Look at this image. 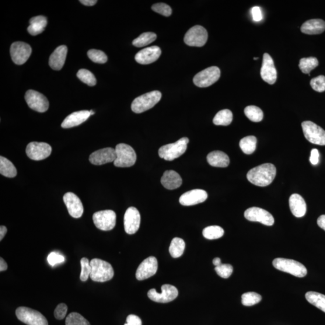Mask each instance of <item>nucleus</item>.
Masks as SVG:
<instances>
[{
	"instance_id": "obj_12",
	"label": "nucleus",
	"mask_w": 325,
	"mask_h": 325,
	"mask_svg": "<svg viewBox=\"0 0 325 325\" xmlns=\"http://www.w3.org/2000/svg\"><path fill=\"white\" fill-rule=\"evenodd\" d=\"M178 291L176 286L170 284H164L162 292L158 293L156 289L150 290L148 292L149 298L156 302L168 303L177 298Z\"/></svg>"
},
{
	"instance_id": "obj_22",
	"label": "nucleus",
	"mask_w": 325,
	"mask_h": 325,
	"mask_svg": "<svg viewBox=\"0 0 325 325\" xmlns=\"http://www.w3.org/2000/svg\"><path fill=\"white\" fill-rule=\"evenodd\" d=\"M162 50L157 46H151L143 49L135 55V60L141 65H148L158 60Z\"/></svg>"
},
{
	"instance_id": "obj_53",
	"label": "nucleus",
	"mask_w": 325,
	"mask_h": 325,
	"mask_svg": "<svg viewBox=\"0 0 325 325\" xmlns=\"http://www.w3.org/2000/svg\"><path fill=\"white\" fill-rule=\"evenodd\" d=\"M317 225L325 231V215H321L317 219Z\"/></svg>"
},
{
	"instance_id": "obj_1",
	"label": "nucleus",
	"mask_w": 325,
	"mask_h": 325,
	"mask_svg": "<svg viewBox=\"0 0 325 325\" xmlns=\"http://www.w3.org/2000/svg\"><path fill=\"white\" fill-rule=\"evenodd\" d=\"M276 174L277 169L273 164L265 163L251 169L247 174V178L256 186L265 187L272 183Z\"/></svg>"
},
{
	"instance_id": "obj_19",
	"label": "nucleus",
	"mask_w": 325,
	"mask_h": 325,
	"mask_svg": "<svg viewBox=\"0 0 325 325\" xmlns=\"http://www.w3.org/2000/svg\"><path fill=\"white\" fill-rule=\"evenodd\" d=\"M260 74L262 79L269 85H274L277 81V71L274 65L273 59L267 53L263 55V64H262Z\"/></svg>"
},
{
	"instance_id": "obj_55",
	"label": "nucleus",
	"mask_w": 325,
	"mask_h": 325,
	"mask_svg": "<svg viewBox=\"0 0 325 325\" xmlns=\"http://www.w3.org/2000/svg\"><path fill=\"white\" fill-rule=\"evenodd\" d=\"M8 265L3 258H0V271H5L8 269Z\"/></svg>"
},
{
	"instance_id": "obj_7",
	"label": "nucleus",
	"mask_w": 325,
	"mask_h": 325,
	"mask_svg": "<svg viewBox=\"0 0 325 325\" xmlns=\"http://www.w3.org/2000/svg\"><path fill=\"white\" fill-rule=\"evenodd\" d=\"M16 316L27 325H48L46 317L37 311L28 307H18L16 310Z\"/></svg>"
},
{
	"instance_id": "obj_37",
	"label": "nucleus",
	"mask_w": 325,
	"mask_h": 325,
	"mask_svg": "<svg viewBox=\"0 0 325 325\" xmlns=\"http://www.w3.org/2000/svg\"><path fill=\"white\" fill-rule=\"evenodd\" d=\"M319 65V61L316 58H302L299 61V67L303 74L310 75L313 69Z\"/></svg>"
},
{
	"instance_id": "obj_56",
	"label": "nucleus",
	"mask_w": 325,
	"mask_h": 325,
	"mask_svg": "<svg viewBox=\"0 0 325 325\" xmlns=\"http://www.w3.org/2000/svg\"><path fill=\"white\" fill-rule=\"evenodd\" d=\"M7 232H8V229L5 226H0V240L2 241L4 238Z\"/></svg>"
},
{
	"instance_id": "obj_29",
	"label": "nucleus",
	"mask_w": 325,
	"mask_h": 325,
	"mask_svg": "<svg viewBox=\"0 0 325 325\" xmlns=\"http://www.w3.org/2000/svg\"><path fill=\"white\" fill-rule=\"evenodd\" d=\"M208 163L217 167H226L230 165V158L225 152L220 151H213L207 157Z\"/></svg>"
},
{
	"instance_id": "obj_43",
	"label": "nucleus",
	"mask_w": 325,
	"mask_h": 325,
	"mask_svg": "<svg viewBox=\"0 0 325 325\" xmlns=\"http://www.w3.org/2000/svg\"><path fill=\"white\" fill-rule=\"evenodd\" d=\"M87 55L92 62L97 63V64H103L107 61V56L104 52L101 50H90L87 52Z\"/></svg>"
},
{
	"instance_id": "obj_24",
	"label": "nucleus",
	"mask_w": 325,
	"mask_h": 325,
	"mask_svg": "<svg viewBox=\"0 0 325 325\" xmlns=\"http://www.w3.org/2000/svg\"><path fill=\"white\" fill-rule=\"evenodd\" d=\"M67 52L68 48L65 45H61L55 49L49 59L50 67L55 71L61 70L65 64Z\"/></svg>"
},
{
	"instance_id": "obj_33",
	"label": "nucleus",
	"mask_w": 325,
	"mask_h": 325,
	"mask_svg": "<svg viewBox=\"0 0 325 325\" xmlns=\"http://www.w3.org/2000/svg\"><path fill=\"white\" fill-rule=\"evenodd\" d=\"M186 243L182 239L176 237L170 243L169 246V253L173 258H179L184 253Z\"/></svg>"
},
{
	"instance_id": "obj_15",
	"label": "nucleus",
	"mask_w": 325,
	"mask_h": 325,
	"mask_svg": "<svg viewBox=\"0 0 325 325\" xmlns=\"http://www.w3.org/2000/svg\"><path fill=\"white\" fill-rule=\"evenodd\" d=\"M25 99L28 106L37 112L44 113L48 109L49 102L43 94L29 90L26 93Z\"/></svg>"
},
{
	"instance_id": "obj_21",
	"label": "nucleus",
	"mask_w": 325,
	"mask_h": 325,
	"mask_svg": "<svg viewBox=\"0 0 325 325\" xmlns=\"http://www.w3.org/2000/svg\"><path fill=\"white\" fill-rule=\"evenodd\" d=\"M64 201L67 207L69 214L72 218H81L83 214L84 208L82 202L75 194L68 192L64 196Z\"/></svg>"
},
{
	"instance_id": "obj_59",
	"label": "nucleus",
	"mask_w": 325,
	"mask_h": 325,
	"mask_svg": "<svg viewBox=\"0 0 325 325\" xmlns=\"http://www.w3.org/2000/svg\"><path fill=\"white\" fill-rule=\"evenodd\" d=\"M257 59H258V58H254V60H257Z\"/></svg>"
},
{
	"instance_id": "obj_3",
	"label": "nucleus",
	"mask_w": 325,
	"mask_h": 325,
	"mask_svg": "<svg viewBox=\"0 0 325 325\" xmlns=\"http://www.w3.org/2000/svg\"><path fill=\"white\" fill-rule=\"evenodd\" d=\"M162 99V93L158 90L143 94L132 101L131 110L136 113H141L151 109Z\"/></svg>"
},
{
	"instance_id": "obj_36",
	"label": "nucleus",
	"mask_w": 325,
	"mask_h": 325,
	"mask_svg": "<svg viewBox=\"0 0 325 325\" xmlns=\"http://www.w3.org/2000/svg\"><path fill=\"white\" fill-rule=\"evenodd\" d=\"M157 34L155 33H143L132 41V45L138 48L145 47L152 43L157 39Z\"/></svg>"
},
{
	"instance_id": "obj_40",
	"label": "nucleus",
	"mask_w": 325,
	"mask_h": 325,
	"mask_svg": "<svg viewBox=\"0 0 325 325\" xmlns=\"http://www.w3.org/2000/svg\"><path fill=\"white\" fill-rule=\"evenodd\" d=\"M77 76L82 82L89 86H95L97 84L95 77L89 70L85 69H80L78 74H77Z\"/></svg>"
},
{
	"instance_id": "obj_31",
	"label": "nucleus",
	"mask_w": 325,
	"mask_h": 325,
	"mask_svg": "<svg viewBox=\"0 0 325 325\" xmlns=\"http://www.w3.org/2000/svg\"><path fill=\"white\" fill-rule=\"evenodd\" d=\"M0 174L8 178L16 176L17 170L13 164L5 157H0Z\"/></svg>"
},
{
	"instance_id": "obj_28",
	"label": "nucleus",
	"mask_w": 325,
	"mask_h": 325,
	"mask_svg": "<svg viewBox=\"0 0 325 325\" xmlns=\"http://www.w3.org/2000/svg\"><path fill=\"white\" fill-rule=\"evenodd\" d=\"M300 30L307 34H319L325 30V22L322 20L314 19L307 21L302 24Z\"/></svg>"
},
{
	"instance_id": "obj_23",
	"label": "nucleus",
	"mask_w": 325,
	"mask_h": 325,
	"mask_svg": "<svg viewBox=\"0 0 325 325\" xmlns=\"http://www.w3.org/2000/svg\"><path fill=\"white\" fill-rule=\"evenodd\" d=\"M207 192L201 189H194L186 192L180 198V203L184 206H191L202 203L207 200Z\"/></svg>"
},
{
	"instance_id": "obj_13",
	"label": "nucleus",
	"mask_w": 325,
	"mask_h": 325,
	"mask_svg": "<svg viewBox=\"0 0 325 325\" xmlns=\"http://www.w3.org/2000/svg\"><path fill=\"white\" fill-rule=\"evenodd\" d=\"M51 146L45 142H30L26 148V154L33 160H43L51 155Z\"/></svg>"
},
{
	"instance_id": "obj_30",
	"label": "nucleus",
	"mask_w": 325,
	"mask_h": 325,
	"mask_svg": "<svg viewBox=\"0 0 325 325\" xmlns=\"http://www.w3.org/2000/svg\"><path fill=\"white\" fill-rule=\"evenodd\" d=\"M30 26L27 30L32 36H36L43 32L47 25V20L44 16H37L30 20Z\"/></svg>"
},
{
	"instance_id": "obj_34",
	"label": "nucleus",
	"mask_w": 325,
	"mask_h": 325,
	"mask_svg": "<svg viewBox=\"0 0 325 325\" xmlns=\"http://www.w3.org/2000/svg\"><path fill=\"white\" fill-rule=\"evenodd\" d=\"M257 142V140L255 136H250L241 140L239 145L244 154L251 155L256 151Z\"/></svg>"
},
{
	"instance_id": "obj_5",
	"label": "nucleus",
	"mask_w": 325,
	"mask_h": 325,
	"mask_svg": "<svg viewBox=\"0 0 325 325\" xmlns=\"http://www.w3.org/2000/svg\"><path fill=\"white\" fill-rule=\"evenodd\" d=\"M273 265L278 270L286 272L296 277L303 278L307 274L305 265L295 260L277 258L273 261Z\"/></svg>"
},
{
	"instance_id": "obj_9",
	"label": "nucleus",
	"mask_w": 325,
	"mask_h": 325,
	"mask_svg": "<svg viewBox=\"0 0 325 325\" xmlns=\"http://www.w3.org/2000/svg\"><path fill=\"white\" fill-rule=\"evenodd\" d=\"M221 77V70L217 66H211L203 70L194 77L195 85L200 87H207L215 83Z\"/></svg>"
},
{
	"instance_id": "obj_14",
	"label": "nucleus",
	"mask_w": 325,
	"mask_h": 325,
	"mask_svg": "<svg viewBox=\"0 0 325 325\" xmlns=\"http://www.w3.org/2000/svg\"><path fill=\"white\" fill-rule=\"evenodd\" d=\"M32 52L30 45L23 42H15L10 47V55L15 64L22 65L28 61Z\"/></svg>"
},
{
	"instance_id": "obj_54",
	"label": "nucleus",
	"mask_w": 325,
	"mask_h": 325,
	"mask_svg": "<svg viewBox=\"0 0 325 325\" xmlns=\"http://www.w3.org/2000/svg\"><path fill=\"white\" fill-rule=\"evenodd\" d=\"M80 2L84 5L92 6L96 5L97 1V0H80Z\"/></svg>"
},
{
	"instance_id": "obj_50",
	"label": "nucleus",
	"mask_w": 325,
	"mask_h": 325,
	"mask_svg": "<svg viewBox=\"0 0 325 325\" xmlns=\"http://www.w3.org/2000/svg\"><path fill=\"white\" fill-rule=\"evenodd\" d=\"M127 323L124 325H142V320L140 318L134 314H130L127 318Z\"/></svg>"
},
{
	"instance_id": "obj_32",
	"label": "nucleus",
	"mask_w": 325,
	"mask_h": 325,
	"mask_svg": "<svg viewBox=\"0 0 325 325\" xmlns=\"http://www.w3.org/2000/svg\"><path fill=\"white\" fill-rule=\"evenodd\" d=\"M305 298L307 301L325 313V295L315 292H309L306 293Z\"/></svg>"
},
{
	"instance_id": "obj_38",
	"label": "nucleus",
	"mask_w": 325,
	"mask_h": 325,
	"mask_svg": "<svg viewBox=\"0 0 325 325\" xmlns=\"http://www.w3.org/2000/svg\"><path fill=\"white\" fill-rule=\"evenodd\" d=\"M244 114L250 121L254 122H259L263 119V111L255 106H250L244 108Z\"/></svg>"
},
{
	"instance_id": "obj_45",
	"label": "nucleus",
	"mask_w": 325,
	"mask_h": 325,
	"mask_svg": "<svg viewBox=\"0 0 325 325\" xmlns=\"http://www.w3.org/2000/svg\"><path fill=\"white\" fill-rule=\"evenodd\" d=\"M215 271L220 277L222 278H228L233 272L232 265L228 264H221L215 267Z\"/></svg>"
},
{
	"instance_id": "obj_18",
	"label": "nucleus",
	"mask_w": 325,
	"mask_h": 325,
	"mask_svg": "<svg viewBox=\"0 0 325 325\" xmlns=\"http://www.w3.org/2000/svg\"><path fill=\"white\" fill-rule=\"evenodd\" d=\"M124 229L128 234H134L139 229L141 224V215L138 209L131 207L126 211L124 218Z\"/></svg>"
},
{
	"instance_id": "obj_20",
	"label": "nucleus",
	"mask_w": 325,
	"mask_h": 325,
	"mask_svg": "<svg viewBox=\"0 0 325 325\" xmlns=\"http://www.w3.org/2000/svg\"><path fill=\"white\" fill-rule=\"evenodd\" d=\"M116 159V151L112 148L98 150L89 156L90 162L94 165H103L104 164L114 162Z\"/></svg>"
},
{
	"instance_id": "obj_2",
	"label": "nucleus",
	"mask_w": 325,
	"mask_h": 325,
	"mask_svg": "<svg viewBox=\"0 0 325 325\" xmlns=\"http://www.w3.org/2000/svg\"><path fill=\"white\" fill-rule=\"evenodd\" d=\"M92 267L90 277L95 282H104L111 280L114 277V270L111 265L106 261L93 258L90 261Z\"/></svg>"
},
{
	"instance_id": "obj_4",
	"label": "nucleus",
	"mask_w": 325,
	"mask_h": 325,
	"mask_svg": "<svg viewBox=\"0 0 325 325\" xmlns=\"http://www.w3.org/2000/svg\"><path fill=\"white\" fill-rule=\"evenodd\" d=\"M189 140L187 138H183L176 142L164 145L159 150L160 158L167 161H173L178 158L186 152Z\"/></svg>"
},
{
	"instance_id": "obj_6",
	"label": "nucleus",
	"mask_w": 325,
	"mask_h": 325,
	"mask_svg": "<svg viewBox=\"0 0 325 325\" xmlns=\"http://www.w3.org/2000/svg\"><path fill=\"white\" fill-rule=\"evenodd\" d=\"M117 159L114 165L118 167H129L133 166L137 159V156L131 146L125 143H120L115 148Z\"/></svg>"
},
{
	"instance_id": "obj_58",
	"label": "nucleus",
	"mask_w": 325,
	"mask_h": 325,
	"mask_svg": "<svg viewBox=\"0 0 325 325\" xmlns=\"http://www.w3.org/2000/svg\"><path fill=\"white\" fill-rule=\"evenodd\" d=\"M89 111H90V115H93L95 114V112H94V111L92 110H90Z\"/></svg>"
},
{
	"instance_id": "obj_27",
	"label": "nucleus",
	"mask_w": 325,
	"mask_h": 325,
	"mask_svg": "<svg viewBox=\"0 0 325 325\" xmlns=\"http://www.w3.org/2000/svg\"><path fill=\"white\" fill-rule=\"evenodd\" d=\"M290 208L296 218H302L307 212V204L304 199L298 194H293L289 199Z\"/></svg>"
},
{
	"instance_id": "obj_57",
	"label": "nucleus",
	"mask_w": 325,
	"mask_h": 325,
	"mask_svg": "<svg viewBox=\"0 0 325 325\" xmlns=\"http://www.w3.org/2000/svg\"><path fill=\"white\" fill-rule=\"evenodd\" d=\"M213 263L216 267L219 266V265L222 264L221 258H215V259L213 260Z\"/></svg>"
},
{
	"instance_id": "obj_26",
	"label": "nucleus",
	"mask_w": 325,
	"mask_h": 325,
	"mask_svg": "<svg viewBox=\"0 0 325 325\" xmlns=\"http://www.w3.org/2000/svg\"><path fill=\"white\" fill-rule=\"evenodd\" d=\"M182 183V178L174 170L165 171L161 178V183L168 190L176 189L181 186Z\"/></svg>"
},
{
	"instance_id": "obj_44",
	"label": "nucleus",
	"mask_w": 325,
	"mask_h": 325,
	"mask_svg": "<svg viewBox=\"0 0 325 325\" xmlns=\"http://www.w3.org/2000/svg\"><path fill=\"white\" fill-rule=\"evenodd\" d=\"M81 263L82 271L80 274V279L82 281H86L88 279L92 272V267L90 264V262L87 258L84 257L80 261Z\"/></svg>"
},
{
	"instance_id": "obj_35",
	"label": "nucleus",
	"mask_w": 325,
	"mask_h": 325,
	"mask_svg": "<svg viewBox=\"0 0 325 325\" xmlns=\"http://www.w3.org/2000/svg\"><path fill=\"white\" fill-rule=\"evenodd\" d=\"M233 115L232 111L224 109L219 111L213 119V123L216 125H229L233 121Z\"/></svg>"
},
{
	"instance_id": "obj_51",
	"label": "nucleus",
	"mask_w": 325,
	"mask_h": 325,
	"mask_svg": "<svg viewBox=\"0 0 325 325\" xmlns=\"http://www.w3.org/2000/svg\"><path fill=\"white\" fill-rule=\"evenodd\" d=\"M252 15H253L255 22H259L263 19V15H262L261 10L259 7H254L252 9Z\"/></svg>"
},
{
	"instance_id": "obj_46",
	"label": "nucleus",
	"mask_w": 325,
	"mask_h": 325,
	"mask_svg": "<svg viewBox=\"0 0 325 325\" xmlns=\"http://www.w3.org/2000/svg\"><path fill=\"white\" fill-rule=\"evenodd\" d=\"M310 85L313 89L318 92L325 91V77L319 75L311 80Z\"/></svg>"
},
{
	"instance_id": "obj_47",
	"label": "nucleus",
	"mask_w": 325,
	"mask_h": 325,
	"mask_svg": "<svg viewBox=\"0 0 325 325\" xmlns=\"http://www.w3.org/2000/svg\"><path fill=\"white\" fill-rule=\"evenodd\" d=\"M152 9L156 13L167 17L172 14V9L165 3H157L152 6Z\"/></svg>"
},
{
	"instance_id": "obj_52",
	"label": "nucleus",
	"mask_w": 325,
	"mask_h": 325,
	"mask_svg": "<svg viewBox=\"0 0 325 325\" xmlns=\"http://www.w3.org/2000/svg\"><path fill=\"white\" fill-rule=\"evenodd\" d=\"M310 160L313 165H316L319 163V152L317 149H312V152H311Z\"/></svg>"
},
{
	"instance_id": "obj_17",
	"label": "nucleus",
	"mask_w": 325,
	"mask_h": 325,
	"mask_svg": "<svg viewBox=\"0 0 325 325\" xmlns=\"http://www.w3.org/2000/svg\"><path fill=\"white\" fill-rule=\"evenodd\" d=\"M158 269V261L155 257H149L143 261L136 271V277L139 281L152 277Z\"/></svg>"
},
{
	"instance_id": "obj_39",
	"label": "nucleus",
	"mask_w": 325,
	"mask_h": 325,
	"mask_svg": "<svg viewBox=\"0 0 325 325\" xmlns=\"http://www.w3.org/2000/svg\"><path fill=\"white\" fill-rule=\"evenodd\" d=\"M202 234L208 240L218 239L223 236L224 230L221 226H209L204 229Z\"/></svg>"
},
{
	"instance_id": "obj_25",
	"label": "nucleus",
	"mask_w": 325,
	"mask_h": 325,
	"mask_svg": "<svg viewBox=\"0 0 325 325\" xmlns=\"http://www.w3.org/2000/svg\"><path fill=\"white\" fill-rule=\"evenodd\" d=\"M90 116L91 115L88 110L75 111L65 119L61 125L62 127L63 128H70L76 127V126L80 125L85 122Z\"/></svg>"
},
{
	"instance_id": "obj_48",
	"label": "nucleus",
	"mask_w": 325,
	"mask_h": 325,
	"mask_svg": "<svg viewBox=\"0 0 325 325\" xmlns=\"http://www.w3.org/2000/svg\"><path fill=\"white\" fill-rule=\"evenodd\" d=\"M47 260L48 263L50 264L51 266H54V265L58 264L64 263L65 261V258L60 254L52 252V253L48 255Z\"/></svg>"
},
{
	"instance_id": "obj_8",
	"label": "nucleus",
	"mask_w": 325,
	"mask_h": 325,
	"mask_svg": "<svg viewBox=\"0 0 325 325\" xmlns=\"http://www.w3.org/2000/svg\"><path fill=\"white\" fill-rule=\"evenodd\" d=\"M303 135L308 141L318 145H325V131L315 123L304 121L302 123Z\"/></svg>"
},
{
	"instance_id": "obj_11",
	"label": "nucleus",
	"mask_w": 325,
	"mask_h": 325,
	"mask_svg": "<svg viewBox=\"0 0 325 325\" xmlns=\"http://www.w3.org/2000/svg\"><path fill=\"white\" fill-rule=\"evenodd\" d=\"M93 221L97 228L110 231L116 225V213L110 209L96 212L93 215Z\"/></svg>"
},
{
	"instance_id": "obj_16",
	"label": "nucleus",
	"mask_w": 325,
	"mask_h": 325,
	"mask_svg": "<svg viewBox=\"0 0 325 325\" xmlns=\"http://www.w3.org/2000/svg\"><path fill=\"white\" fill-rule=\"evenodd\" d=\"M244 216L248 221L260 222L262 224L272 226L274 224L275 219L270 213L258 207H251L244 212Z\"/></svg>"
},
{
	"instance_id": "obj_42",
	"label": "nucleus",
	"mask_w": 325,
	"mask_h": 325,
	"mask_svg": "<svg viewBox=\"0 0 325 325\" xmlns=\"http://www.w3.org/2000/svg\"><path fill=\"white\" fill-rule=\"evenodd\" d=\"M261 299V296L256 292H247L242 296V303L244 306H253L259 303Z\"/></svg>"
},
{
	"instance_id": "obj_49",
	"label": "nucleus",
	"mask_w": 325,
	"mask_h": 325,
	"mask_svg": "<svg viewBox=\"0 0 325 325\" xmlns=\"http://www.w3.org/2000/svg\"><path fill=\"white\" fill-rule=\"evenodd\" d=\"M68 312V307L65 303H60L54 310V317L58 320L64 319Z\"/></svg>"
},
{
	"instance_id": "obj_41",
	"label": "nucleus",
	"mask_w": 325,
	"mask_h": 325,
	"mask_svg": "<svg viewBox=\"0 0 325 325\" xmlns=\"http://www.w3.org/2000/svg\"><path fill=\"white\" fill-rule=\"evenodd\" d=\"M65 324L66 325H90L85 317L75 312L69 314L66 317Z\"/></svg>"
},
{
	"instance_id": "obj_10",
	"label": "nucleus",
	"mask_w": 325,
	"mask_h": 325,
	"mask_svg": "<svg viewBox=\"0 0 325 325\" xmlns=\"http://www.w3.org/2000/svg\"><path fill=\"white\" fill-rule=\"evenodd\" d=\"M208 33L205 28L201 26L192 27L185 34V44L190 47H201L207 43Z\"/></svg>"
}]
</instances>
